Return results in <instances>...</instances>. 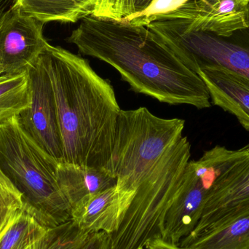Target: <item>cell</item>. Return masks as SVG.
Wrapping results in <instances>:
<instances>
[{
	"label": "cell",
	"instance_id": "1",
	"mask_svg": "<svg viewBox=\"0 0 249 249\" xmlns=\"http://www.w3.org/2000/svg\"><path fill=\"white\" fill-rule=\"evenodd\" d=\"M185 121L145 107L120 112L110 170L120 202L109 249H137L159 239L191 157Z\"/></svg>",
	"mask_w": 249,
	"mask_h": 249
},
{
	"label": "cell",
	"instance_id": "2",
	"mask_svg": "<svg viewBox=\"0 0 249 249\" xmlns=\"http://www.w3.org/2000/svg\"><path fill=\"white\" fill-rule=\"evenodd\" d=\"M68 42L84 55L112 66L136 93L171 105L212 107L200 76L146 26L90 16L81 20Z\"/></svg>",
	"mask_w": 249,
	"mask_h": 249
},
{
	"label": "cell",
	"instance_id": "3",
	"mask_svg": "<svg viewBox=\"0 0 249 249\" xmlns=\"http://www.w3.org/2000/svg\"><path fill=\"white\" fill-rule=\"evenodd\" d=\"M41 56L53 89L63 162L110 170L121 111L113 87L87 60L61 47L49 44Z\"/></svg>",
	"mask_w": 249,
	"mask_h": 249
},
{
	"label": "cell",
	"instance_id": "4",
	"mask_svg": "<svg viewBox=\"0 0 249 249\" xmlns=\"http://www.w3.org/2000/svg\"><path fill=\"white\" fill-rule=\"evenodd\" d=\"M58 163L19 116L0 122V169L23 194L25 210L46 229L71 220V206L58 184Z\"/></svg>",
	"mask_w": 249,
	"mask_h": 249
},
{
	"label": "cell",
	"instance_id": "5",
	"mask_svg": "<svg viewBox=\"0 0 249 249\" xmlns=\"http://www.w3.org/2000/svg\"><path fill=\"white\" fill-rule=\"evenodd\" d=\"M31 102L19 115L32 139L58 162H63L62 139L51 77L41 54L28 67Z\"/></svg>",
	"mask_w": 249,
	"mask_h": 249
},
{
	"label": "cell",
	"instance_id": "6",
	"mask_svg": "<svg viewBox=\"0 0 249 249\" xmlns=\"http://www.w3.org/2000/svg\"><path fill=\"white\" fill-rule=\"evenodd\" d=\"M249 211V151L225 174L216 177L208 193L201 217L187 237L214 231Z\"/></svg>",
	"mask_w": 249,
	"mask_h": 249
},
{
	"label": "cell",
	"instance_id": "7",
	"mask_svg": "<svg viewBox=\"0 0 249 249\" xmlns=\"http://www.w3.org/2000/svg\"><path fill=\"white\" fill-rule=\"evenodd\" d=\"M212 183L196 161L190 160L184 171L178 197L165 216L160 238L152 243L178 247L198 223Z\"/></svg>",
	"mask_w": 249,
	"mask_h": 249
},
{
	"label": "cell",
	"instance_id": "8",
	"mask_svg": "<svg viewBox=\"0 0 249 249\" xmlns=\"http://www.w3.org/2000/svg\"><path fill=\"white\" fill-rule=\"evenodd\" d=\"M45 23L13 7L0 26V64L4 73L24 71L49 45L44 37Z\"/></svg>",
	"mask_w": 249,
	"mask_h": 249
},
{
	"label": "cell",
	"instance_id": "9",
	"mask_svg": "<svg viewBox=\"0 0 249 249\" xmlns=\"http://www.w3.org/2000/svg\"><path fill=\"white\" fill-rule=\"evenodd\" d=\"M247 7L238 0H189L175 11L154 20L174 18L191 30L231 38L247 27Z\"/></svg>",
	"mask_w": 249,
	"mask_h": 249
},
{
	"label": "cell",
	"instance_id": "10",
	"mask_svg": "<svg viewBox=\"0 0 249 249\" xmlns=\"http://www.w3.org/2000/svg\"><path fill=\"white\" fill-rule=\"evenodd\" d=\"M197 74L204 82L212 104L233 115L249 131V79L219 66L199 70Z\"/></svg>",
	"mask_w": 249,
	"mask_h": 249
},
{
	"label": "cell",
	"instance_id": "11",
	"mask_svg": "<svg viewBox=\"0 0 249 249\" xmlns=\"http://www.w3.org/2000/svg\"><path fill=\"white\" fill-rule=\"evenodd\" d=\"M120 202L116 186L82 199L71 208V220L89 234L112 235L118 230Z\"/></svg>",
	"mask_w": 249,
	"mask_h": 249
},
{
	"label": "cell",
	"instance_id": "12",
	"mask_svg": "<svg viewBox=\"0 0 249 249\" xmlns=\"http://www.w3.org/2000/svg\"><path fill=\"white\" fill-rule=\"evenodd\" d=\"M58 181L71 208L90 195L116 186L117 178L107 168L82 166L61 162Z\"/></svg>",
	"mask_w": 249,
	"mask_h": 249
},
{
	"label": "cell",
	"instance_id": "13",
	"mask_svg": "<svg viewBox=\"0 0 249 249\" xmlns=\"http://www.w3.org/2000/svg\"><path fill=\"white\" fill-rule=\"evenodd\" d=\"M13 6L42 23H76L92 16L90 0H13Z\"/></svg>",
	"mask_w": 249,
	"mask_h": 249
},
{
	"label": "cell",
	"instance_id": "14",
	"mask_svg": "<svg viewBox=\"0 0 249 249\" xmlns=\"http://www.w3.org/2000/svg\"><path fill=\"white\" fill-rule=\"evenodd\" d=\"M179 249H249V211L226 225L202 235L187 237Z\"/></svg>",
	"mask_w": 249,
	"mask_h": 249
},
{
	"label": "cell",
	"instance_id": "15",
	"mask_svg": "<svg viewBox=\"0 0 249 249\" xmlns=\"http://www.w3.org/2000/svg\"><path fill=\"white\" fill-rule=\"evenodd\" d=\"M31 102L27 70L0 75V121L19 116Z\"/></svg>",
	"mask_w": 249,
	"mask_h": 249
},
{
	"label": "cell",
	"instance_id": "16",
	"mask_svg": "<svg viewBox=\"0 0 249 249\" xmlns=\"http://www.w3.org/2000/svg\"><path fill=\"white\" fill-rule=\"evenodd\" d=\"M48 230L23 209L0 235V249H27Z\"/></svg>",
	"mask_w": 249,
	"mask_h": 249
},
{
	"label": "cell",
	"instance_id": "17",
	"mask_svg": "<svg viewBox=\"0 0 249 249\" xmlns=\"http://www.w3.org/2000/svg\"><path fill=\"white\" fill-rule=\"evenodd\" d=\"M23 209V194L0 169V235Z\"/></svg>",
	"mask_w": 249,
	"mask_h": 249
},
{
	"label": "cell",
	"instance_id": "18",
	"mask_svg": "<svg viewBox=\"0 0 249 249\" xmlns=\"http://www.w3.org/2000/svg\"><path fill=\"white\" fill-rule=\"evenodd\" d=\"M90 235L70 220L48 230V240L43 249H83Z\"/></svg>",
	"mask_w": 249,
	"mask_h": 249
},
{
	"label": "cell",
	"instance_id": "19",
	"mask_svg": "<svg viewBox=\"0 0 249 249\" xmlns=\"http://www.w3.org/2000/svg\"><path fill=\"white\" fill-rule=\"evenodd\" d=\"M92 16L101 18L124 21L134 13L133 0H90Z\"/></svg>",
	"mask_w": 249,
	"mask_h": 249
},
{
	"label": "cell",
	"instance_id": "20",
	"mask_svg": "<svg viewBox=\"0 0 249 249\" xmlns=\"http://www.w3.org/2000/svg\"><path fill=\"white\" fill-rule=\"evenodd\" d=\"M189 0H153L142 13L130 16L124 21L136 26H146L160 16L175 11Z\"/></svg>",
	"mask_w": 249,
	"mask_h": 249
},
{
	"label": "cell",
	"instance_id": "21",
	"mask_svg": "<svg viewBox=\"0 0 249 249\" xmlns=\"http://www.w3.org/2000/svg\"><path fill=\"white\" fill-rule=\"evenodd\" d=\"M110 235L105 232L90 234L83 249H109Z\"/></svg>",
	"mask_w": 249,
	"mask_h": 249
},
{
	"label": "cell",
	"instance_id": "22",
	"mask_svg": "<svg viewBox=\"0 0 249 249\" xmlns=\"http://www.w3.org/2000/svg\"><path fill=\"white\" fill-rule=\"evenodd\" d=\"M247 27L236 32L231 38L245 47L249 51V4L247 7ZM242 75L246 76L249 79V67Z\"/></svg>",
	"mask_w": 249,
	"mask_h": 249
},
{
	"label": "cell",
	"instance_id": "23",
	"mask_svg": "<svg viewBox=\"0 0 249 249\" xmlns=\"http://www.w3.org/2000/svg\"><path fill=\"white\" fill-rule=\"evenodd\" d=\"M153 0H133V13L132 16L139 14L147 8Z\"/></svg>",
	"mask_w": 249,
	"mask_h": 249
},
{
	"label": "cell",
	"instance_id": "24",
	"mask_svg": "<svg viewBox=\"0 0 249 249\" xmlns=\"http://www.w3.org/2000/svg\"><path fill=\"white\" fill-rule=\"evenodd\" d=\"M13 3V0H0V26L5 18L7 11Z\"/></svg>",
	"mask_w": 249,
	"mask_h": 249
},
{
	"label": "cell",
	"instance_id": "25",
	"mask_svg": "<svg viewBox=\"0 0 249 249\" xmlns=\"http://www.w3.org/2000/svg\"><path fill=\"white\" fill-rule=\"evenodd\" d=\"M48 230L43 237H42L40 239L38 240L36 242L32 244V245L29 246V247L26 249H43L44 247H45V244H46L47 240H48Z\"/></svg>",
	"mask_w": 249,
	"mask_h": 249
},
{
	"label": "cell",
	"instance_id": "26",
	"mask_svg": "<svg viewBox=\"0 0 249 249\" xmlns=\"http://www.w3.org/2000/svg\"><path fill=\"white\" fill-rule=\"evenodd\" d=\"M146 249H179L177 247L167 245L160 242H154L148 246Z\"/></svg>",
	"mask_w": 249,
	"mask_h": 249
},
{
	"label": "cell",
	"instance_id": "27",
	"mask_svg": "<svg viewBox=\"0 0 249 249\" xmlns=\"http://www.w3.org/2000/svg\"><path fill=\"white\" fill-rule=\"evenodd\" d=\"M238 1L244 7H247L249 4V0H238Z\"/></svg>",
	"mask_w": 249,
	"mask_h": 249
},
{
	"label": "cell",
	"instance_id": "28",
	"mask_svg": "<svg viewBox=\"0 0 249 249\" xmlns=\"http://www.w3.org/2000/svg\"><path fill=\"white\" fill-rule=\"evenodd\" d=\"M3 74H4V70H3L2 67H1V64H0V75Z\"/></svg>",
	"mask_w": 249,
	"mask_h": 249
},
{
	"label": "cell",
	"instance_id": "29",
	"mask_svg": "<svg viewBox=\"0 0 249 249\" xmlns=\"http://www.w3.org/2000/svg\"><path fill=\"white\" fill-rule=\"evenodd\" d=\"M137 249H144V248L143 247H139Z\"/></svg>",
	"mask_w": 249,
	"mask_h": 249
},
{
	"label": "cell",
	"instance_id": "30",
	"mask_svg": "<svg viewBox=\"0 0 249 249\" xmlns=\"http://www.w3.org/2000/svg\"><path fill=\"white\" fill-rule=\"evenodd\" d=\"M0 122H1V121H0Z\"/></svg>",
	"mask_w": 249,
	"mask_h": 249
}]
</instances>
